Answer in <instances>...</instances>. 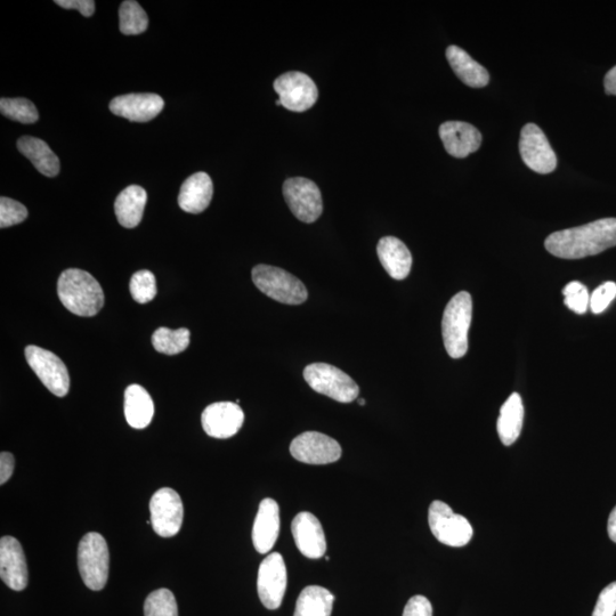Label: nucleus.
I'll return each instance as SVG.
<instances>
[{"label": "nucleus", "instance_id": "nucleus-30", "mask_svg": "<svg viewBox=\"0 0 616 616\" xmlns=\"http://www.w3.org/2000/svg\"><path fill=\"white\" fill-rule=\"evenodd\" d=\"M120 31L126 36L141 35L149 27V18L135 0H126L120 6Z\"/></svg>", "mask_w": 616, "mask_h": 616}, {"label": "nucleus", "instance_id": "nucleus-27", "mask_svg": "<svg viewBox=\"0 0 616 616\" xmlns=\"http://www.w3.org/2000/svg\"><path fill=\"white\" fill-rule=\"evenodd\" d=\"M524 420V407L520 394L514 393L502 405L498 419V434L502 443L509 447L520 437Z\"/></svg>", "mask_w": 616, "mask_h": 616}, {"label": "nucleus", "instance_id": "nucleus-2", "mask_svg": "<svg viewBox=\"0 0 616 616\" xmlns=\"http://www.w3.org/2000/svg\"><path fill=\"white\" fill-rule=\"evenodd\" d=\"M58 295L69 312L87 318L99 313L104 305L100 283L92 274L83 270L64 271L58 281Z\"/></svg>", "mask_w": 616, "mask_h": 616}, {"label": "nucleus", "instance_id": "nucleus-25", "mask_svg": "<svg viewBox=\"0 0 616 616\" xmlns=\"http://www.w3.org/2000/svg\"><path fill=\"white\" fill-rule=\"evenodd\" d=\"M154 404L147 389L140 385L128 386L125 392V416L129 426L147 428L153 419Z\"/></svg>", "mask_w": 616, "mask_h": 616}, {"label": "nucleus", "instance_id": "nucleus-11", "mask_svg": "<svg viewBox=\"0 0 616 616\" xmlns=\"http://www.w3.org/2000/svg\"><path fill=\"white\" fill-rule=\"evenodd\" d=\"M274 91L278 93L282 107L294 112L311 109L319 99L314 81L299 71L287 72L275 79Z\"/></svg>", "mask_w": 616, "mask_h": 616}, {"label": "nucleus", "instance_id": "nucleus-37", "mask_svg": "<svg viewBox=\"0 0 616 616\" xmlns=\"http://www.w3.org/2000/svg\"><path fill=\"white\" fill-rule=\"evenodd\" d=\"M616 613V581L599 594L593 616H614Z\"/></svg>", "mask_w": 616, "mask_h": 616}, {"label": "nucleus", "instance_id": "nucleus-42", "mask_svg": "<svg viewBox=\"0 0 616 616\" xmlns=\"http://www.w3.org/2000/svg\"><path fill=\"white\" fill-rule=\"evenodd\" d=\"M607 531L613 542L616 543V507L612 510L609 518V525H607Z\"/></svg>", "mask_w": 616, "mask_h": 616}, {"label": "nucleus", "instance_id": "nucleus-15", "mask_svg": "<svg viewBox=\"0 0 616 616\" xmlns=\"http://www.w3.org/2000/svg\"><path fill=\"white\" fill-rule=\"evenodd\" d=\"M243 423L245 413L233 402L210 404L201 416L202 428L207 435L215 439H230L240 431Z\"/></svg>", "mask_w": 616, "mask_h": 616}, {"label": "nucleus", "instance_id": "nucleus-33", "mask_svg": "<svg viewBox=\"0 0 616 616\" xmlns=\"http://www.w3.org/2000/svg\"><path fill=\"white\" fill-rule=\"evenodd\" d=\"M129 289H131V295L135 302L147 304L153 301L157 295L156 277L148 270L136 272L132 277Z\"/></svg>", "mask_w": 616, "mask_h": 616}, {"label": "nucleus", "instance_id": "nucleus-4", "mask_svg": "<svg viewBox=\"0 0 616 616\" xmlns=\"http://www.w3.org/2000/svg\"><path fill=\"white\" fill-rule=\"evenodd\" d=\"M109 565L107 541L100 533H87L78 547V567L85 586L94 591L102 590L108 582Z\"/></svg>", "mask_w": 616, "mask_h": 616}, {"label": "nucleus", "instance_id": "nucleus-16", "mask_svg": "<svg viewBox=\"0 0 616 616\" xmlns=\"http://www.w3.org/2000/svg\"><path fill=\"white\" fill-rule=\"evenodd\" d=\"M0 578L8 588L22 591L29 581L26 556L19 540L3 537L0 540Z\"/></svg>", "mask_w": 616, "mask_h": 616}, {"label": "nucleus", "instance_id": "nucleus-20", "mask_svg": "<svg viewBox=\"0 0 616 616\" xmlns=\"http://www.w3.org/2000/svg\"><path fill=\"white\" fill-rule=\"evenodd\" d=\"M280 508L278 502L267 498L259 504L253 528L254 547L259 554L270 553L279 538Z\"/></svg>", "mask_w": 616, "mask_h": 616}, {"label": "nucleus", "instance_id": "nucleus-3", "mask_svg": "<svg viewBox=\"0 0 616 616\" xmlns=\"http://www.w3.org/2000/svg\"><path fill=\"white\" fill-rule=\"evenodd\" d=\"M472 315V297L466 291L453 297L445 308L442 334L445 350L452 359H461L468 351V331Z\"/></svg>", "mask_w": 616, "mask_h": 616}, {"label": "nucleus", "instance_id": "nucleus-13", "mask_svg": "<svg viewBox=\"0 0 616 616\" xmlns=\"http://www.w3.org/2000/svg\"><path fill=\"white\" fill-rule=\"evenodd\" d=\"M290 453L296 460L308 465H327L342 457V447L328 435L306 432L291 442Z\"/></svg>", "mask_w": 616, "mask_h": 616}, {"label": "nucleus", "instance_id": "nucleus-7", "mask_svg": "<svg viewBox=\"0 0 616 616\" xmlns=\"http://www.w3.org/2000/svg\"><path fill=\"white\" fill-rule=\"evenodd\" d=\"M429 528L433 536L443 545L450 547H465L473 538V526L467 518L453 513L445 502L435 500L429 507Z\"/></svg>", "mask_w": 616, "mask_h": 616}, {"label": "nucleus", "instance_id": "nucleus-1", "mask_svg": "<svg viewBox=\"0 0 616 616\" xmlns=\"http://www.w3.org/2000/svg\"><path fill=\"white\" fill-rule=\"evenodd\" d=\"M616 246V218L550 234L545 247L551 255L564 259L595 256Z\"/></svg>", "mask_w": 616, "mask_h": 616}, {"label": "nucleus", "instance_id": "nucleus-29", "mask_svg": "<svg viewBox=\"0 0 616 616\" xmlns=\"http://www.w3.org/2000/svg\"><path fill=\"white\" fill-rule=\"evenodd\" d=\"M154 350L166 355H176L184 352L190 345V330L181 328L170 330L159 328L152 336Z\"/></svg>", "mask_w": 616, "mask_h": 616}, {"label": "nucleus", "instance_id": "nucleus-26", "mask_svg": "<svg viewBox=\"0 0 616 616\" xmlns=\"http://www.w3.org/2000/svg\"><path fill=\"white\" fill-rule=\"evenodd\" d=\"M18 149L24 157L31 161L39 173L47 177H55L60 173V159L43 140L23 136L18 141Z\"/></svg>", "mask_w": 616, "mask_h": 616}, {"label": "nucleus", "instance_id": "nucleus-5", "mask_svg": "<svg viewBox=\"0 0 616 616\" xmlns=\"http://www.w3.org/2000/svg\"><path fill=\"white\" fill-rule=\"evenodd\" d=\"M251 275L255 286L274 301L288 305H301L307 301L304 283L279 267L257 265Z\"/></svg>", "mask_w": 616, "mask_h": 616}, {"label": "nucleus", "instance_id": "nucleus-6", "mask_svg": "<svg viewBox=\"0 0 616 616\" xmlns=\"http://www.w3.org/2000/svg\"><path fill=\"white\" fill-rule=\"evenodd\" d=\"M306 383L316 393L340 403L358 399L360 388L344 371L327 363H313L304 370Z\"/></svg>", "mask_w": 616, "mask_h": 616}, {"label": "nucleus", "instance_id": "nucleus-38", "mask_svg": "<svg viewBox=\"0 0 616 616\" xmlns=\"http://www.w3.org/2000/svg\"><path fill=\"white\" fill-rule=\"evenodd\" d=\"M403 616H433V606L425 596H413L405 605Z\"/></svg>", "mask_w": 616, "mask_h": 616}, {"label": "nucleus", "instance_id": "nucleus-17", "mask_svg": "<svg viewBox=\"0 0 616 616\" xmlns=\"http://www.w3.org/2000/svg\"><path fill=\"white\" fill-rule=\"evenodd\" d=\"M165 102L157 94H127L117 96L110 103L113 115L123 117L133 123H148L160 115Z\"/></svg>", "mask_w": 616, "mask_h": 616}, {"label": "nucleus", "instance_id": "nucleus-10", "mask_svg": "<svg viewBox=\"0 0 616 616\" xmlns=\"http://www.w3.org/2000/svg\"><path fill=\"white\" fill-rule=\"evenodd\" d=\"M151 525L161 538H172L181 531L184 507L173 489L164 488L153 494L150 501Z\"/></svg>", "mask_w": 616, "mask_h": 616}, {"label": "nucleus", "instance_id": "nucleus-41", "mask_svg": "<svg viewBox=\"0 0 616 616\" xmlns=\"http://www.w3.org/2000/svg\"><path fill=\"white\" fill-rule=\"evenodd\" d=\"M605 93L616 96V66L607 72L604 79Z\"/></svg>", "mask_w": 616, "mask_h": 616}, {"label": "nucleus", "instance_id": "nucleus-40", "mask_svg": "<svg viewBox=\"0 0 616 616\" xmlns=\"http://www.w3.org/2000/svg\"><path fill=\"white\" fill-rule=\"evenodd\" d=\"M15 460L10 452L0 455V484L4 485L13 475Z\"/></svg>", "mask_w": 616, "mask_h": 616}, {"label": "nucleus", "instance_id": "nucleus-31", "mask_svg": "<svg viewBox=\"0 0 616 616\" xmlns=\"http://www.w3.org/2000/svg\"><path fill=\"white\" fill-rule=\"evenodd\" d=\"M2 115L21 124H34L39 119V113L35 104L27 99H2L0 100Z\"/></svg>", "mask_w": 616, "mask_h": 616}, {"label": "nucleus", "instance_id": "nucleus-12", "mask_svg": "<svg viewBox=\"0 0 616 616\" xmlns=\"http://www.w3.org/2000/svg\"><path fill=\"white\" fill-rule=\"evenodd\" d=\"M288 583L287 567L282 555L273 553L259 566L258 596L267 610H278L285 597Z\"/></svg>", "mask_w": 616, "mask_h": 616}, {"label": "nucleus", "instance_id": "nucleus-18", "mask_svg": "<svg viewBox=\"0 0 616 616\" xmlns=\"http://www.w3.org/2000/svg\"><path fill=\"white\" fill-rule=\"evenodd\" d=\"M291 532H293L298 550L305 557L318 559L326 554V534L323 532L320 521L313 514L299 513L291 524Z\"/></svg>", "mask_w": 616, "mask_h": 616}, {"label": "nucleus", "instance_id": "nucleus-35", "mask_svg": "<svg viewBox=\"0 0 616 616\" xmlns=\"http://www.w3.org/2000/svg\"><path fill=\"white\" fill-rule=\"evenodd\" d=\"M28 210L19 201L2 197L0 199V228L6 229L26 221Z\"/></svg>", "mask_w": 616, "mask_h": 616}, {"label": "nucleus", "instance_id": "nucleus-28", "mask_svg": "<svg viewBox=\"0 0 616 616\" xmlns=\"http://www.w3.org/2000/svg\"><path fill=\"white\" fill-rule=\"evenodd\" d=\"M335 596L326 588L308 586L299 595L294 616H331Z\"/></svg>", "mask_w": 616, "mask_h": 616}, {"label": "nucleus", "instance_id": "nucleus-19", "mask_svg": "<svg viewBox=\"0 0 616 616\" xmlns=\"http://www.w3.org/2000/svg\"><path fill=\"white\" fill-rule=\"evenodd\" d=\"M445 150L455 158H466L481 148L482 134L476 127L462 121H447L440 127Z\"/></svg>", "mask_w": 616, "mask_h": 616}, {"label": "nucleus", "instance_id": "nucleus-23", "mask_svg": "<svg viewBox=\"0 0 616 616\" xmlns=\"http://www.w3.org/2000/svg\"><path fill=\"white\" fill-rule=\"evenodd\" d=\"M447 59L458 78L465 85L473 88H483L489 84L490 75L480 63H477L462 48L452 45L448 47Z\"/></svg>", "mask_w": 616, "mask_h": 616}, {"label": "nucleus", "instance_id": "nucleus-43", "mask_svg": "<svg viewBox=\"0 0 616 616\" xmlns=\"http://www.w3.org/2000/svg\"><path fill=\"white\" fill-rule=\"evenodd\" d=\"M359 404H360V405H366V400H363V399H362V400H359Z\"/></svg>", "mask_w": 616, "mask_h": 616}, {"label": "nucleus", "instance_id": "nucleus-21", "mask_svg": "<svg viewBox=\"0 0 616 616\" xmlns=\"http://www.w3.org/2000/svg\"><path fill=\"white\" fill-rule=\"evenodd\" d=\"M212 178L204 172L194 174L186 180L178 194V205L186 213L200 214L206 210L213 199Z\"/></svg>", "mask_w": 616, "mask_h": 616}, {"label": "nucleus", "instance_id": "nucleus-14", "mask_svg": "<svg viewBox=\"0 0 616 616\" xmlns=\"http://www.w3.org/2000/svg\"><path fill=\"white\" fill-rule=\"evenodd\" d=\"M520 152L525 165L539 174L553 173L557 167L556 153L541 128L526 124L521 133Z\"/></svg>", "mask_w": 616, "mask_h": 616}, {"label": "nucleus", "instance_id": "nucleus-34", "mask_svg": "<svg viewBox=\"0 0 616 616\" xmlns=\"http://www.w3.org/2000/svg\"><path fill=\"white\" fill-rule=\"evenodd\" d=\"M564 303L571 311L577 314H585L590 306V296L586 286L581 282L573 281L563 290Z\"/></svg>", "mask_w": 616, "mask_h": 616}, {"label": "nucleus", "instance_id": "nucleus-22", "mask_svg": "<svg viewBox=\"0 0 616 616\" xmlns=\"http://www.w3.org/2000/svg\"><path fill=\"white\" fill-rule=\"evenodd\" d=\"M380 263L394 280L408 278L412 266L410 250L404 243L394 237L380 239L377 247Z\"/></svg>", "mask_w": 616, "mask_h": 616}, {"label": "nucleus", "instance_id": "nucleus-39", "mask_svg": "<svg viewBox=\"0 0 616 616\" xmlns=\"http://www.w3.org/2000/svg\"><path fill=\"white\" fill-rule=\"evenodd\" d=\"M55 4L67 8V10H78L85 18H89L95 12L93 0H56Z\"/></svg>", "mask_w": 616, "mask_h": 616}, {"label": "nucleus", "instance_id": "nucleus-8", "mask_svg": "<svg viewBox=\"0 0 616 616\" xmlns=\"http://www.w3.org/2000/svg\"><path fill=\"white\" fill-rule=\"evenodd\" d=\"M24 353L30 368L42 380L48 391L59 397L69 393V371L59 356L34 345L28 346Z\"/></svg>", "mask_w": 616, "mask_h": 616}, {"label": "nucleus", "instance_id": "nucleus-36", "mask_svg": "<svg viewBox=\"0 0 616 616\" xmlns=\"http://www.w3.org/2000/svg\"><path fill=\"white\" fill-rule=\"evenodd\" d=\"M616 298V283L609 281L599 286L590 297V308L595 314H601Z\"/></svg>", "mask_w": 616, "mask_h": 616}, {"label": "nucleus", "instance_id": "nucleus-24", "mask_svg": "<svg viewBox=\"0 0 616 616\" xmlns=\"http://www.w3.org/2000/svg\"><path fill=\"white\" fill-rule=\"evenodd\" d=\"M148 193L139 185L128 186L119 194L115 202L118 222L126 229H134L143 218Z\"/></svg>", "mask_w": 616, "mask_h": 616}, {"label": "nucleus", "instance_id": "nucleus-9", "mask_svg": "<svg viewBox=\"0 0 616 616\" xmlns=\"http://www.w3.org/2000/svg\"><path fill=\"white\" fill-rule=\"evenodd\" d=\"M283 196L287 204L298 218L304 223H314L319 220L323 212L321 191L313 181L304 177L289 178L283 184Z\"/></svg>", "mask_w": 616, "mask_h": 616}, {"label": "nucleus", "instance_id": "nucleus-32", "mask_svg": "<svg viewBox=\"0 0 616 616\" xmlns=\"http://www.w3.org/2000/svg\"><path fill=\"white\" fill-rule=\"evenodd\" d=\"M145 616H178L176 598L172 591L159 589L153 591L144 603Z\"/></svg>", "mask_w": 616, "mask_h": 616}]
</instances>
